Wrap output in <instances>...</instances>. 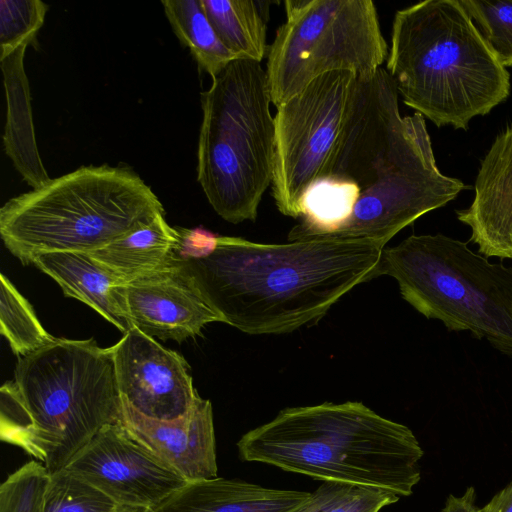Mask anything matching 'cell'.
<instances>
[{
	"label": "cell",
	"mask_w": 512,
	"mask_h": 512,
	"mask_svg": "<svg viewBox=\"0 0 512 512\" xmlns=\"http://www.w3.org/2000/svg\"><path fill=\"white\" fill-rule=\"evenodd\" d=\"M50 477L36 460L21 466L0 486V512H43Z\"/></svg>",
	"instance_id": "484cf974"
},
{
	"label": "cell",
	"mask_w": 512,
	"mask_h": 512,
	"mask_svg": "<svg viewBox=\"0 0 512 512\" xmlns=\"http://www.w3.org/2000/svg\"><path fill=\"white\" fill-rule=\"evenodd\" d=\"M30 263L54 279L66 296L84 302L124 334L134 328L127 308L126 283L88 253H41Z\"/></svg>",
	"instance_id": "2e32d148"
},
{
	"label": "cell",
	"mask_w": 512,
	"mask_h": 512,
	"mask_svg": "<svg viewBox=\"0 0 512 512\" xmlns=\"http://www.w3.org/2000/svg\"><path fill=\"white\" fill-rule=\"evenodd\" d=\"M385 244L314 237L284 244L218 236L212 253L174 258L223 323L252 335L317 323L355 286L376 277Z\"/></svg>",
	"instance_id": "7a4b0ae2"
},
{
	"label": "cell",
	"mask_w": 512,
	"mask_h": 512,
	"mask_svg": "<svg viewBox=\"0 0 512 512\" xmlns=\"http://www.w3.org/2000/svg\"><path fill=\"white\" fill-rule=\"evenodd\" d=\"M353 484L324 481L309 499L292 512H327L337 504L350 490Z\"/></svg>",
	"instance_id": "f1b7e54d"
},
{
	"label": "cell",
	"mask_w": 512,
	"mask_h": 512,
	"mask_svg": "<svg viewBox=\"0 0 512 512\" xmlns=\"http://www.w3.org/2000/svg\"><path fill=\"white\" fill-rule=\"evenodd\" d=\"M358 78L323 74L277 107L271 184L278 210L298 218L300 200L326 170L346 124Z\"/></svg>",
	"instance_id": "30bf717a"
},
{
	"label": "cell",
	"mask_w": 512,
	"mask_h": 512,
	"mask_svg": "<svg viewBox=\"0 0 512 512\" xmlns=\"http://www.w3.org/2000/svg\"><path fill=\"white\" fill-rule=\"evenodd\" d=\"M382 67L358 79L348 118L324 173L303 194L288 241L320 236L384 243L467 189L436 165L424 117H402Z\"/></svg>",
	"instance_id": "6da1fadb"
},
{
	"label": "cell",
	"mask_w": 512,
	"mask_h": 512,
	"mask_svg": "<svg viewBox=\"0 0 512 512\" xmlns=\"http://www.w3.org/2000/svg\"><path fill=\"white\" fill-rule=\"evenodd\" d=\"M178 243L174 258H200L213 252L217 244V235L202 228L186 229L176 228Z\"/></svg>",
	"instance_id": "83f0119b"
},
{
	"label": "cell",
	"mask_w": 512,
	"mask_h": 512,
	"mask_svg": "<svg viewBox=\"0 0 512 512\" xmlns=\"http://www.w3.org/2000/svg\"><path fill=\"white\" fill-rule=\"evenodd\" d=\"M241 460L410 496L424 452L407 426L361 402L288 407L237 442Z\"/></svg>",
	"instance_id": "277c9868"
},
{
	"label": "cell",
	"mask_w": 512,
	"mask_h": 512,
	"mask_svg": "<svg viewBox=\"0 0 512 512\" xmlns=\"http://www.w3.org/2000/svg\"><path fill=\"white\" fill-rule=\"evenodd\" d=\"M122 403L141 415L174 421L190 415L198 396L186 360L136 328L113 345Z\"/></svg>",
	"instance_id": "7c38bea8"
},
{
	"label": "cell",
	"mask_w": 512,
	"mask_h": 512,
	"mask_svg": "<svg viewBox=\"0 0 512 512\" xmlns=\"http://www.w3.org/2000/svg\"><path fill=\"white\" fill-rule=\"evenodd\" d=\"M310 495L216 477L187 482L151 512H292Z\"/></svg>",
	"instance_id": "e0dca14e"
},
{
	"label": "cell",
	"mask_w": 512,
	"mask_h": 512,
	"mask_svg": "<svg viewBox=\"0 0 512 512\" xmlns=\"http://www.w3.org/2000/svg\"><path fill=\"white\" fill-rule=\"evenodd\" d=\"M64 469L117 505L150 510L188 482L122 423L101 428Z\"/></svg>",
	"instance_id": "8fae6325"
},
{
	"label": "cell",
	"mask_w": 512,
	"mask_h": 512,
	"mask_svg": "<svg viewBox=\"0 0 512 512\" xmlns=\"http://www.w3.org/2000/svg\"><path fill=\"white\" fill-rule=\"evenodd\" d=\"M271 104L266 69L247 59L232 61L201 93L197 180L216 213L233 224L256 220L273 181Z\"/></svg>",
	"instance_id": "52a82bcc"
},
{
	"label": "cell",
	"mask_w": 512,
	"mask_h": 512,
	"mask_svg": "<svg viewBox=\"0 0 512 512\" xmlns=\"http://www.w3.org/2000/svg\"><path fill=\"white\" fill-rule=\"evenodd\" d=\"M164 213L133 171L83 166L8 200L0 209L5 247L23 264L41 253L100 249Z\"/></svg>",
	"instance_id": "8992f818"
},
{
	"label": "cell",
	"mask_w": 512,
	"mask_h": 512,
	"mask_svg": "<svg viewBox=\"0 0 512 512\" xmlns=\"http://www.w3.org/2000/svg\"><path fill=\"white\" fill-rule=\"evenodd\" d=\"M47 11L48 5L40 0L0 1V60L35 40Z\"/></svg>",
	"instance_id": "d4e9b609"
},
{
	"label": "cell",
	"mask_w": 512,
	"mask_h": 512,
	"mask_svg": "<svg viewBox=\"0 0 512 512\" xmlns=\"http://www.w3.org/2000/svg\"><path fill=\"white\" fill-rule=\"evenodd\" d=\"M386 61L403 102L437 127L466 130L510 94L507 68L460 0H426L398 10Z\"/></svg>",
	"instance_id": "5b68a950"
},
{
	"label": "cell",
	"mask_w": 512,
	"mask_h": 512,
	"mask_svg": "<svg viewBox=\"0 0 512 512\" xmlns=\"http://www.w3.org/2000/svg\"><path fill=\"white\" fill-rule=\"evenodd\" d=\"M475 497L473 487H469L460 497L449 495L442 512H480L475 505Z\"/></svg>",
	"instance_id": "f546056e"
},
{
	"label": "cell",
	"mask_w": 512,
	"mask_h": 512,
	"mask_svg": "<svg viewBox=\"0 0 512 512\" xmlns=\"http://www.w3.org/2000/svg\"><path fill=\"white\" fill-rule=\"evenodd\" d=\"M474 199L457 218L486 257L512 258V124L498 134L482 159Z\"/></svg>",
	"instance_id": "9a60e30c"
},
{
	"label": "cell",
	"mask_w": 512,
	"mask_h": 512,
	"mask_svg": "<svg viewBox=\"0 0 512 512\" xmlns=\"http://www.w3.org/2000/svg\"><path fill=\"white\" fill-rule=\"evenodd\" d=\"M121 423L188 482L217 477L213 411L209 400L198 395L190 415L174 421L145 417L122 403Z\"/></svg>",
	"instance_id": "5bb4252c"
},
{
	"label": "cell",
	"mask_w": 512,
	"mask_h": 512,
	"mask_svg": "<svg viewBox=\"0 0 512 512\" xmlns=\"http://www.w3.org/2000/svg\"><path fill=\"white\" fill-rule=\"evenodd\" d=\"M480 512H512V481L481 508Z\"/></svg>",
	"instance_id": "4dcf8cb0"
},
{
	"label": "cell",
	"mask_w": 512,
	"mask_h": 512,
	"mask_svg": "<svg viewBox=\"0 0 512 512\" xmlns=\"http://www.w3.org/2000/svg\"><path fill=\"white\" fill-rule=\"evenodd\" d=\"M115 512H151V510L147 509V508H141V507L118 505Z\"/></svg>",
	"instance_id": "1f68e13d"
},
{
	"label": "cell",
	"mask_w": 512,
	"mask_h": 512,
	"mask_svg": "<svg viewBox=\"0 0 512 512\" xmlns=\"http://www.w3.org/2000/svg\"><path fill=\"white\" fill-rule=\"evenodd\" d=\"M394 278L403 299L451 331H469L512 357V268L460 240L411 235L384 248L376 277Z\"/></svg>",
	"instance_id": "ba28073f"
},
{
	"label": "cell",
	"mask_w": 512,
	"mask_h": 512,
	"mask_svg": "<svg viewBox=\"0 0 512 512\" xmlns=\"http://www.w3.org/2000/svg\"><path fill=\"white\" fill-rule=\"evenodd\" d=\"M178 243L176 227L164 213L110 244L88 254L125 283L169 266Z\"/></svg>",
	"instance_id": "d6986e66"
},
{
	"label": "cell",
	"mask_w": 512,
	"mask_h": 512,
	"mask_svg": "<svg viewBox=\"0 0 512 512\" xmlns=\"http://www.w3.org/2000/svg\"><path fill=\"white\" fill-rule=\"evenodd\" d=\"M0 437L52 474L104 426L121 423L113 346L55 338L19 358L0 390Z\"/></svg>",
	"instance_id": "3957f363"
},
{
	"label": "cell",
	"mask_w": 512,
	"mask_h": 512,
	"mask_svg": "<svg viewBox=\"0 0 512 512\" xmlns=\"http://www.w3.org/2000/svg\"><path fill=\"white\" fill-rule=\"evenodd\" d=\"M125 293L131 323L152 338L181 342L208 323L222 322L173 263L126 283Z\"/></svg>",
	"instance_id": "4fadbf2b"
},
{
	"label": "cell",
	"mask_w": 512,
	"mask_h": 512,
	"mask_svg": "<svg viewBox=\"0 0 512 512\" xmlns=\"http://www.w3.org/2000/svg\"><path fill=\"white\" fill-rule=\"evenodd\" d=\"M286 20L268 47L266 74L276 108L315 78L346 71L372 77L388 57L371 0H286Z\"/></svg>",
	"instance_id": "9c48e42d"
},
{
	"label": "cell",
	"mask_w": 512,
	"mask_h": 512,
	"mask_svg": "<svg viewBox=\"0 0 512 512\" xmlns=\"http://www.w3.org/2000/svg\"><path fill=\"white\" fill-rule=\"evenodd\" d=\"M392 490L366 485H352L348 493L327 512H379L399 501Z\"/></svg>",
	"instance_id": "4316f807"
},
{
	"label": "cell",
	"mask_w": 512,
	"mask_h": 512,
	"mask_svg": "<svg viewBox=\"0 0 512 512\" xmlns=\"http://www.w3.org/2000/svg\"><path fill=\"white\" fill-rule=\"evenodd\" d=\"M224 45L237 59L260 62L267 55L268 1L200 0Z\"/></svg>",
	"instance_id": "ffe728a7"
},
{
	"label": "cell",
	"mask_w": 512,
	"mask_h": 512,
	"mask_svg": "<svg viewBox=\"0 0 512 512\" xmlns=\"http://www.w3.org/2000/svg\"><path fill=\"white\" fill-rule=\"evenodd\" d=\"M117 507L107 495L62 469L51 474L43 512H115Z\"/></svg>",
	"instance_id": "603a6c76"
},
{
	"label": "cell",
	"mask_w": 512,
	"mask_h": 512,
	"mask_svg": "<svg viewBox=\"0 0 512 512\" xmlns=\"http://www.w3.org/2000/svg\"><path fill=\"white\" fill-rule=\"evenodd\" d=\"M26 48L27 45H22L1 60L7 98L4 146L23 178L37 188L50 178L41 162L34 137L29 87L23 68Z\"/></svg>",
	"instance_id": "ac0fdd59"
},
{
	"label": "cell",
	"mask_w": 512,
	"mask_h": 512,
	"mask_svg": "<svg viewBox=\"0 0 512 512\" xmlns=\"http://www.w3.org/2000/svg\"><path fill=\"white\" fill-rule=\"evenodd\" d=\"M0 332L14 354L26 356L55 340L11 281L0 275Z\"/></svg>",
	"instance_id": "7402d4cb"
},
{
	"label": "cell",
	"mask_w": 512,
	"mask_h": 512,
	"mask_svg": "<svg viewBox=\"0 0 512 512\" xmlns=\"http://www.w3.org/2000/svg\"><path fill=\"white\" fill-rule=\"evenodd\" d=\"M505 68H512V0H460Z\"/></svg>",
	"instance_id": "cb8c5ba5"
},
{
	"label": "cell",
	"mask_w": 512,
	"mask_h": 512,
	"mask_svg": "<svg viewBox=\"0 0 512 512\" xmlns=\"http://www.w3.org/2000/svg\"><path fill=\"white\" fill-rule=\"evenodd\" d=\"M161 4L175 35L212 79L237 59L219 38L200 0H163Z\"/></svg>",
	"instance_id": "44dd1931"
}]
</instances>
